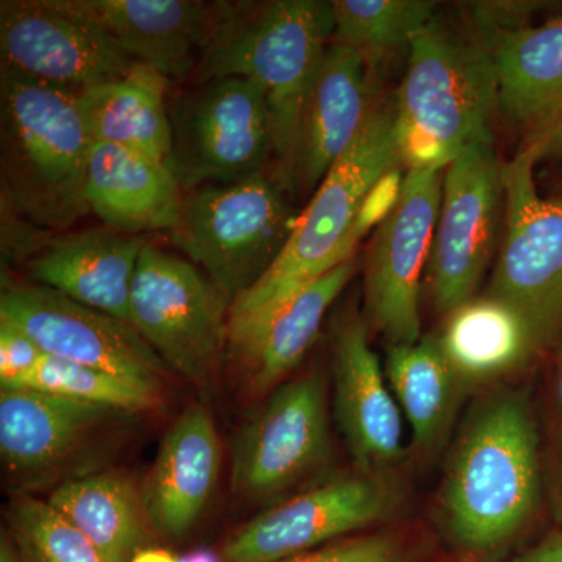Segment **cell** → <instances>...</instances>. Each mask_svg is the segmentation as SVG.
Segmentation results:
<instances>
[{"instance_id":"obj_1","label":"cell","mask_w":562,"mask_h":562,"mask_svg":"<svg viewBox=\"0 0 562 562\" xmlns=\"http://www.w3.org/2000/svg\"><path fill=\"white\" fill-rule=\"evenodd\" d=\"M333 36L331 2H231L192 76L195 87L241 77L260 88L271 114L273 154L284 183L292 181L303 105Z\"/></svg>"},{"instance_id":"obj_2","label":"cell","mask_w":562,"mask_h":562,"mask_svg":"<svg viewBox=\"0 0 562 562\" xmlns=\"http://www.w3.org/2000/svg\"><path fill=\"white\" fill-rule=\"evenodd\" d=\"M539 439L520 394L492 395L465 424L441 491L443 520L454 541L490 552L513 539L538 506Z\"/></svg>"},{"instance_id":"obj_3","label":"cell","mask_w":562,"mask_h":562,"mask_svg":"<svg viewBox=\"0 0 562 562\" xmlns=\"http://www.w3.org/2000/svg\"><path fill=\"white\" fill-rule=\"evenodd\" d=\"M92 139L79 95L0 72V176L11 209L47 231L91 213Z\"/></svg>"},{"instance_id":"obj_4","label":"cell","mask_w":562,"mask_h":562,"mask_svg":"<svg viewBox=\"0 0 562 562\" xmlns=\"http://www.w3.org/2000/svg\"><path fill=\"white\" fill-rule=\"evenodd\" d=\"M497 74L486 44L432 21L414 36L395 105V136L408 171H442L473 144L491 140Z\"/></svg>"},{"instance_id":"obj_5","label":"cell","mask_w":562,"mask_h":562,"mask_svg":"<svg viewBox=\"0 0 562 562\" xmlns=\"http://www.w3.org/2000/svg\"><path fill=\"white\" fill-rule=\"evenodd\" d=\"M394 109H375L350 149L299 213L290 241L268 273L233 302L228 327L266 316L306 284L351 260L361 241L357 217L375 181L402 168Z\"/></svg>"},{"instance_id":"obj_6","label":"cell","mask_w":562,"mask_h":562,"mask_svg":"<svg viewBox=\"0 0 562 562\" xmlns=\"http://www.w3.org/2000/svg\"><path fill=\"white\" fill-rule=\"evenodd\" d=\"M283 183L262 169L183 195L179 222L169 233L172 243L232 305L268 273L290 241L299 213Z\"/></svg>"},{"instance_id":"obj_7","label":"cell","mask_w":562,"mask_h":562,"mask_svg":"<svg viewBox=\"0 0 562 562\" xmlns=\"http://www.w3.org/2000/svg\"><path fill=\"white\" fill-rule=\"evenodd\" d=\"M232 302L190 260L146 244L132 281L131 321L169 371L210 387L228 353Z\"/></svg>"},{"instance_id":"obj_8","label":"cell","mask_w":562,"mask_h":562,"mask_svg":"<svg viewBox=\"0 0 562 562\" xmlns=\"http://www.w3.org/2000/svg\"><path fill=\"white\" fill-rule=\"evenodd\" d=\"M535 165L525 146L503 162L505 238L486 295L520 314L538 350L562 328V198L539 194Z\"/></svg>"},{"instance_id":"obj_9","label":"cell","mask_w":562,"mask_h":562,"mask_svg":"<svg viewBox=\"0 0 562 562\" xmlns=\"http://www.w3.org/2000/svg\"><path fill=\"white\" fill-rule=\"evenodd\" d=\"M169 117L171 151L166 165L181 191L262 171L273 154L265 94L241 77L211 80L183 92Z\"/></svg>"},{"instance_id":"obj_10","label":"cell","mask_w":562,"mask_h":562,"mask_svg":"<svg viewBox=\"0 0 562 562\" xmlns=\"http://www.w3.org/2000/svg\"><path fill=\"white\" fill-rule=\"evenodd\" d=\"M0 72L83 95L135 61L76 0H2Z\"/></svg>"},{"instance_id":"obj_11","label":"cell","mask_w":562,"mask_h":562,"mask_svg":"<svg viewBox=\"0 0 562 562\" xmlns=\"http://www.w3.org/2000/svg\"><path fill=\"white\" fill-rule=\"evenodd\" d=\"M327 386L319 372L277 387L236 436L233 491L246 501H268L327 462Z\"/></svg>"},{"instance_id":"obj_12","label":"cell","mask_w":562,"mask_h":562,"mask_svg":"<svg viewBox=\"0 0 562 562\" xmlns=\"http://www.w3.org/2000/svg\"><path fill=\"white\" fill-rule=\"evenodd\" d=\"M441 172H406L401 202L373 232L366 258V313L391 346L420 341V281L441 210Z\"/></svg>"},{"instance_id":"obj_13","label":"cell","mask_w":562,"mask_h":562,"mask_svg":"<svg viewBox=\"0 0 562 562\" xmlns=\"http://www.w3.org/2000/svg\"><path fill=\"white\" fill-rule=\"evenodd\" d=\"M503 206V162L491 140L473 144L446 169L430 258L436 310L449 316L473 299L494 251Z\"/></svg>"},{"instance_id":"obj_14","label":"cell","mask_w":562,"mask_h":562,"mask_svg":"<svg viewBox=\"0 0 562 562\" xmlns=\"http://www.w3.org/2000/svg\"><path fill=\"white\" fill-rule=\"evenodd\" d=\"M0 319L20 327L52 357L91 366L160 387L168 366L127 322L66 297L43 284H10Z\"/></svg>"},{"instance_id":"obj_15","label":"cell","mask_w":562,"mask_h":562,"mask_svg":"<svg viewBox=\"0 0 562 562\" xmlns=\"http://www.w3.org/2000/svg\"><path fill=\"white\" fill-rule=\"evenodd\" d=\"M394 495L371 475L342 476L314 486L251 519L231 536L224 562H280L313 552L379 522Z\"/></svg>"},{"instance_id":"obj_16","label":"cell","mask_w":562,"mask_h":562,"mask_svg":"<svg viewBox=\"0 0 562 562\" xmlns=\"http://www.w3.org/2000/svg\"><path fill=\"white\" fill-rule=\"evenodd\" d=\"M135 63L169 81L194 76L231 2L205 0H76Z\"/></svg>"},{"instance_id":"obj_17","label":"cell","mask_w":562,"mask_h":562,"mask_svg":"<svg viewBox=\"0 0 562 562\" xmlns=\"http://www.w3.org/2000/svg\"><path fill=\"white\" fill-rule=\"evenodd\" d=\"M335 414L355 461L379 469L403 450L402 412L360 317L339 322L333 336Z\"/></svg>"},{"instance_id":"obj_18","label":"cell","mask_w":562,"mask_h":562,"mask_svg":"<svg viewBox=\"0 0 562 562\" xmlns=\"http://www.w3.org/2000/svg\"><path fill=\"white\" fill-rule=\"evenodd\" d=\"M361 54L333 41L303 105L292 180L317 190L371 117L372 85Z\"/></svg>"},{"instance_id":"obj_19","label":"cell","mask_w":562,"mask_h":562,"mask_svg":"<svg viewBox=\"0 0 562 562\" xmlns=\"http://www.w3.org/2000/svg\"><path fill=\"white\" fill-rule=\"evenodd\" d=\"M222 450L209 409L192 405L162 438L143 494L147 520L183 538L201 519L221 472Z\"/></svg>"},{"instance_id":"obj_20","label":"cell","mask_w":562,"mask_h":562,"mask_svg":"<svg viewBox=\"0 0 562 562\" xmlns=\"http://www.w3.org/2000/svg\"><path fill=\"white\" fill-rule=\"evenodd\" d=\"M353 273L351 258L303 286L260 319L228 327V353L241 368L250 391L272 390L301 364L319 336L333 302Z\"/></svg>"},{"instance_id":"obj_21","label":"cell","mask_w":562,"mask_h":562,"mask_svg":"<svg viewBox=\"0 0 562 562\" xmlns=\"http://www.w3.org/2000/svg\"><path fill=\"white\" fill-rule=\"evenodd\" d=\"M146 244L110 228L66 233L44 247L31 273L36 283L132 325V281Z\"/></svg>"},{"instance_id":"obj_22","label":"cell","mask_w":562,"mask_h":562,"mask_svg":"<svg viewBox=\"0 0 562 562\" xmlns=\"http://www.w3.org/2000/svg\"><path fill=\"white\" fill-rule=\"evenodd\" d=\"M87 201L106 228L138 236L171 233L183 195L166 161L116 144L92 143Z\"/></svg>"},{"instance_id":"obj_23","label":"cell","mask_w":562,"mask_h":562,"mask_svg":"<svg viewBox=\"0 0 562 562\" xmlns=\"http://www.w3.org/2000/svg\"><path fill=\"white\" fill-rule=\"evenodd\" d=\"M131 416L36 390L0 391V454L10 472L49 471L103 425Z\"/></svg>"},{"instance_id":"obj_24","label":"cell","mask_w":562,"mask_h":562,"mask_svg":"<svg viewBox=\"0 0 562 562\" xmlns=\"http://www.w3.org/2000/svg\"><path fill=\"white\" fill-rule=\"evenodd\" d=\"M498 106L528 139L562 116V14L492 41Z\"/></svg>"},{"instance_id":"obj_25","label":"cell","mask_w":562,"mask_h":562,"mask_svg":"<svg viewBox=\"0 0 562 562\" xmlns=\"http://www.w3.org/2000/svg\"><path fill=\"white\" fill-rule=\"evenodd\" d=\"M171 81L135 63L121 80L80 95L92 143L116 144L166 161L171 151V117L166 101Z\"/></svg>"},{"instance_id":"obj_26","label":"cell","mask_w":562,"mask_h":562,"mask_svg":"<svg viewBox=\"0 0 562 562\" xmlns=\"http://www.w3.org/2000/svg\"><path fill=\"white\" fill-rule=\"evenodd\" d=\"M47 502L94 543L106 562H131L143 550L146 509L124 473L106 471L70 479L52 492Z\"/></svg>"},{"instance_id":"obj_27","label":"cell","mask_w":562,"mask_h":562,"mask_svg":"<svg viewBox=\"0 0 562 562\" xmlns=\"http://www.w3.org/2000/svg\"><path fill=\"white\" fill-rule=\"evenodd\" d=\"M438 342L458 379L468 382L513 371L536 350L520 314L490 295L453 310Z\"/></svg>"},{"instance_id":"obj_28","label":"cell","mask_w":562,"mask_h":562,"mask_svg":"<svg viewBox=\"0 0 562 562\" xmlns=\"http://www.w3.org/2000/svg\"><path fill=\"white\" fill-rule=\"evenodd\" d=\"M384 372L412 428L414 446L431 449L452 416L460 380L443 357L438 338L391 346Z\"/></svg>"},{"instance_id":"obj_29","label":"cell","mask_w":562,"mask_h":562,"mask_svg":"<svg viewBox=\"0 0 562 562\" xmlns=\"http://www.w3.org/2000/svg\"><path fill=\"white\" fill-rule=\"evenodd\" d=\"M336 43L349 46L368 65L409 49L417 33L435 21V2L427 0H333Z\"/></svg>"},{"instance_id":"obj_30","label":"cell","mask_w":562,"mask_h":562,"mask_svg":"<svg viewBox=\"0 0 562 562\" xmlns=\"http://www.w3.org/2000/svg\"><path fill=\"white\" fill-rule=\"evenodd\" d=\"M16 390L50 392L125 414L149 412L160 403V387L52 355H44Z\"/></svg>"},{"instance_id":"obj_31","label":"cell","mask_w":562,"mask_h":562,"mask_svg":"<svg viewBox=\"0 0 562 562\" xmlns=\"http://www.w3.org/2000/svg\"><path fill=\"white\" fill-rule=\"evenodd\" d=\"M11 539L25 562H106L49 502L20 495L9 508Z\"/></svg>"},{"instance_id":"obj_32","label":"cell","mask_w":562,"mask_h":562,"mask_svg":"<svg viewBox=\"0 0 562 562\" xmlns=\"http://www.w3.org/2000/svg\"><path fill=\"white\" fill-rule=\"evenodd\" d=\"M280 562H409V558L394 539L376 535L328 543Z\"/></svg>"},{"instance_id":"obj_33","label":"cell","mask_w":562,"mask_h":562,"mask_svg":"<svg viewBox=\"0 0 562 562\" xmlns=\"http://www.w3.org/2000/svg\"><path fill=\"white\" fill-rule=\"evenodd\" d=\"M44 351L31 336L9 321L0 319V386L16 390L43 360Z\"/></svg>"},{"instance_id":"obj_34","label":"cell","mask_w":562,"mask_h":562,"mask_svg":"<svg viewBox=\"0 0 562 562\" xmlns=\"http://www.w3.org/2000/svg\"><path fill=\"white\" fill-rule=\"evenodd\" d=\"M403 181L405 177L402 168L391 169L382 179L375 181L371 191L366 194L358 213L357 227H355L361 239L369 232H375L391 216L392 211L401 202Z\"/></svg>"},{"instance_id":"obj_35","label":"cell","mask_w":562,"mask_h":562,"mask_svg":"<svg viewBox=\"0 0 562 562\" xmlns=\"http://www.w3.org/2000/svg\"><path fill=\"white\" fill-rule=\"evenodd\" d=\"M525 147L535 154L536 162L562 161V116L549 131L528 139Z\"/></svg>"},{"instance_id":"obj_36","label":"cell","mask_w":562,"mask_h":562,"mask_svg":"<svg viewBox=\"0 0 562 562\" xmlns=\"http://www.w3.org/2000/svg\"><path fill=\"white\" fill-rule=\"evenodd\" d=\"M517 562H562V535L550 536Z\"/></svg>"},{"instance_id":"obj_37","label":"cell","mask_w":562,"mask_h":562,"mask_svg":"<svg viewBox=\"0 0 562 562\" xmlns=\"http://www.w3.org/2000/svg\"><path fill=\"white\" fill-rule=\"evenodd\" d=\"M131 562H179V558L173 557L168 550L143 549L133 557Z\"/></svg>"},{"instance_id":"obj_38","label":"cell","mask_w":562,"mask_h":562,"mask_svg":"<svg viewBox=\"0 0 562 562\" xmlns=\"http://www.w3.org/2000/svg\"><path fill=\"white\" fill-rule=\"evenodd\" d=\"M0 562H25L16 543L11 539V536L2 535V542H0Z\"/></svg>"},{"instance_id":"obj_39","label":"cell","mask_w":562,"mask_h":562,"mask_svg":"<svg viewBox=\"0 0 562 562\" xmlns=\"http://www.w3.org/2000/svg\"><path fill=\"white\" fill-rule=\"evenodd\" d=\"M179 562H224L222 557L210 549H199L179 558Z\"/></svg>"},{"instance_id":"obj_40","label":"cell","mask_w":562,"mask_h":562,"mask_svg":"<svg viewBox=\"0 0 562 562\" xmlns=\"http://www.w3.org/2000/svg\"><path fill=\"white\" fill-rule=\"evenodd\" d=\"M557 513L558 517H560L562 524V452H561V461H560V472H558V482H557Z\"/></svg>"}]
</instances>
